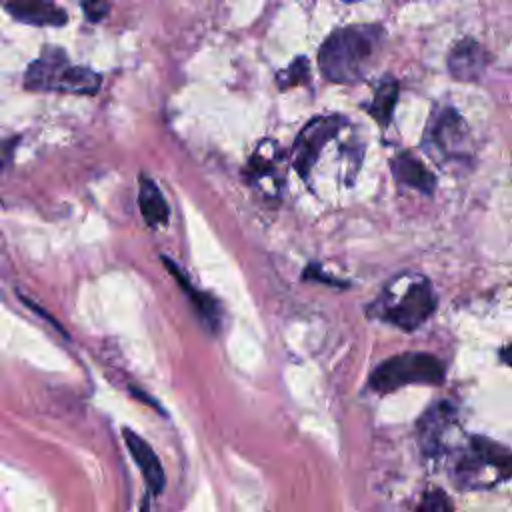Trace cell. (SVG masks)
Instances as JSON below:
<instances>
[{"label": "cell", "mask_w": 512, "mask_h": 512, "mask_svg": "<svg viewBox=\"0 0 512 512\" xmlns=\"http://www.w3.org/2000/svg\"><path fill=\"white\" fill-rule=\"evenodd\" d=\"M138 206L140 214L150 228L166 226L170 220V208L166 204L164 194L160 192L158 184L148 178L146 174H140L138 178Z\"/></svg>", "instance_id": "obj_13"}, {"label": "cell", "mask_w": 512, "mask_h": 512, "mask_svg": "<svg viewBox=\"0 0 512 512\" xmlns=\"http://www.w3.org/2000/svg\"><path fill=\"white\" fill-rule=\"evenodd\" d=\"M398 92H400V84L394 76L384 74L372 92L370 102L364 106V110L372 116V120L380 126V128H388L394 116V108H396V100H398Z\"/></svg>", "instance_id": "obj_14"}, {"label": "cell", "mask_w": 512, "mask_h": 512, "mask_svg": "<svg viewBox=\"0 0 512 512\" xmlns=\"http://www.w3.org/2000/svg\"><path fill=\"white\" fill-rule=\"evenodd\" d=\"M452 474L458 488L488 490L512 478V452L488 436H470L454 460Z\"/></svg>", "instance_id": "obj_4"}, {"label": "cell", "mask_w": 512, "mask_h": 512, "mask_svg": "<svg viewBox=\"0 0 512 512\" xmlns=\"http://www.w3.org/2000/svg\"><path fill=\"white\" fill-rule=\"evenodd\" d=\"M490 64L488 50L474 38H460L448 52L446 66L458 82H478Z\"/></svg>", "instance_id": "obj_8"}, {"label": "cell", "mask_w": 512, "mask_h": 512, "mask_svg": "<svg viewBox=\"0 0 512 512\" xmlns=\"http://www.w3.org/2000/svg\"><path fill=\"white\" fill-rule=\"evenodd\" d=\"M82 8L90 22H98L108 14V0H82Z\"/></svg>", "instance_id": "obj_19"}, {"label": "cell", "mask_w": 512, "mask_h": 512, "mask_svg": "<svg viewBox=\"0 0 512 512\" xmlns=\"http://www.w3.org/2000/svg\"><path fill=\"white\" fill-rule=\"evenodd\" d=\"M100 84H102V78L98 72H94L92 68H86V66L70 64L60 80L58 92L88 96V94H96L100 90Z\"/></svg>", "instance_id": "obj_16"}, {"label": "cell", "mask_w": 512, "mask_h": 512, "mask_svg": "<svg viewBox=\"0 0 512 512\" xmlns=\"http://www.w3.org/2000/svg\"><path fill=\"white\" fill-rule=\"evenodd\" d=\"M310 72V66H308V58L306 56H298L290 62L288 68L280 70L276 74V84L280 90H286L290 86H298V84H304L308 82V74Z\"/></svg>", "instance_id": "obj_17"}, {"label": "cell", "mask_w": 512, "mask_h": 512, "mask_svg": "<svg viewBox=\"0 0 512 512\" xmlns=\"http://www.w3.org/2000/svg\"><path fill=\"white\" fill-rule=\"evenodd\" d=\"M342 2H358V0H342Z\"/></svg>", "instance_id": "obj_22"}, {"label": "cell", "mask_w": 512, "mask_h": 512, "mask_svg": "<svg viewBox=\"0 0 512 512\" xmlns=\"http://www.w3.org/2000/svg\"><path fill=\"white\" fill-rule=\"evenodd\" d=\"M68 66L70 62L62 48L44 46L40 56L26 68L22 84L24 88L36 92H58L60 80Z\"/></svg>", "instance_id": "obj_7"}, {"label": "cell", "mask_w": 512, "mask_h": 512, "mask_svg": "<svg viewBox=\"0 0 512 512\" xmlns=\"http://www.w3.org/2000/svg\"><path fill=\"white\" fill-rule=\"evenodd\" d=\"M348 124L350 122L338 114L314 116L310 122L304 124L292 146V168L302 180H308L322 150L328 146V142L342 136Z\"/></svg>", "instance_id": "obj_6"}, {"label": "cell", "mask_w": 512, "mask_h": 512, "mask_svg": "<svg viewBox=\"0 0 512 512\" xmlns=\"http://www.w3.org/2000/svg\"><path fill=\"white\" fill-rule=\"evenodd\" d=\"M446 366L428 352H402L380 362L368 376V388L378 394L394 392L408 384H440Z\"/></svg>", "instance_id": "obj_5"}, {"label": "cell", "mask_w": 512, "mask_h": 512, "mask_svg": "<svg viewBox=\"0 0 512 512\" xmlns=\"http://www.w3.org/2000/svg\"><path fill=\"white\" fill-rule=\"evenodd\" d=\"M6 12L30 26H64L68 14L52 0H6Z\"/></svg>", "instance_id": "obj_11"}, {"label": "cell", "mask_w": 512, "mask_h": 512, "mask_svg": "<svg viewBox=\"0 0 512 512\" xmlns=\"http://www.w3.org/2000/svg\"><path fill=\"white\" fill-rule=\"evenodd\" d=\"M416 512H454V504L442 488L434 486L422 494Z\"/></svg>", "instance_id": "obj_18"}, {"label": "cell", "mask_w": 512, "mask_h": 512, "mask_svg": "<svg viewBox=\"0 0 512 512\" xmlns=\"http://www.w3.org/2000/svg\"><path fill=\"white\" fill-rule=\"evenodd\" d=\"M390 172L402 188L414 190L422 196H432L436 192V176L410 150H400L390 158Z\"/></svg>", "instance_id": "obj_10"}, {"label": "cell", "mask_w": 512, "mask_h": 512, "mask_svg": "<svg viewBox=\"0 0 512 512\" xmlns=\"http://www.w3.org/2000/svg\"><path fill=\"white\" fill-rule=\"evenodd\" d=\"M498 356H500V360H502L504 364L512 366V342H508L506 346H502L500 352H498Z\"/></svg>", "instance_id": "obj_20"}, {"label": "cell", "mask_w": 512, "mask_h": 512, "mask_svg": "<svg viewBox=\"0 0 512 512\" xmlns=\"http://www.w3.org/2000/svg\"><path fill=\"white\" fill-rule=\"evenodd\" d=\"M450 420H452V408L448 402H440L422 414L416 428H418V438L424 452L434 456L440 450L442 430H446Z\"/></svg>", "instance_id": "obj_15"}, {"label": "cell", "mask_w": 512, "mask_h": 512, "mask_svg": "<svg viewBox=\"0 0 512 512\" xmlns=\"http://www.w3.org/2000/svg\"><path fill=\"white\" fill-rule=\"evenodd\" d=\"M420 148L442 170H464L474 162L470 126L450 102H434Z\"/></svg>", "instance_id": "obj_3"}, {"label": "cell", "mask_w": 512, "mask_h": 512, "mask_svg": "<svg viewBox=\"0 0 512 512\" xmlns=\"http://www.w3.org/2000/svg\"><path fill=\"white\" fill-rule=\"evenodd\" d=\"M386 32L380 24H350L326 36L318 50V68L328 82L356 84L376 66Z\"/></svg>", "instance_id": "obj_1"}, {"label": "cell", "mask_w": 512, "mask_h": 512, "mask_svg": "<svg viewBox=\"0 0 512 512\" xmlns=\"http://www.w3.org/2000/svg\"><path fill=\"white\" fill-rule=\"evenodd\" d=\"M122 438H124V444L148 486V494H152V496L162 494L164 486H166V474H164L162 462H160L158 454L154 452V448L132 428H124Z\"/></svg>", "instance_id": "obj_9"}, {"label": "cell", "mask_w": 512, "mask_h": 512, "mask_svg": "<svg viewBox=\"0 0 512 512\" xmlns=\"http://www.w3.org/2000/svg\"><path fill=\"white\" fill-rule=\"evenodd\" d=\"M162 262H164L166 270L176 278L178 286H180L182 292L188 296L190 304L194 306V310H196V314L202 318V322H204L212 332H216L218 326H220V308H218V302H216L210 294L198 290V288L190 282V278L186 276V272H182V270L176 266V262H174L172 258L162 256Z\"/></svg>", "instance_id": "obj_12"}, {"label": "cell", "mask_w": 512, "mask_h": 512, "mask_svg": "<svg viewBox=\"0 0 512 512\" xmlns=\"http://www.w3.org/2000/svg\"><path fill=\"white\" fill-rule=\"evenodd\" d=\"M438 308L432 282L420 272H400L392 276L380 294L366 306V314L404 332L420 328Z\"/></svg>", "instance_id": "obj_2"}, {"label": "cell", "mask_w": 512, "mask_h": 512, "mask_svg": "<svg viewBox=\"0 0 512 512\" xmlns=\"http://www.w3.org/2000/svg\"><path fill=\"white\" fill-rule=\"evenodd\" d=\"M148 500H150V494H146V496L142 498V502H140V512H150V504H148Z\"/></svg>", "instance_id": "obj_21"}]
</instances>
